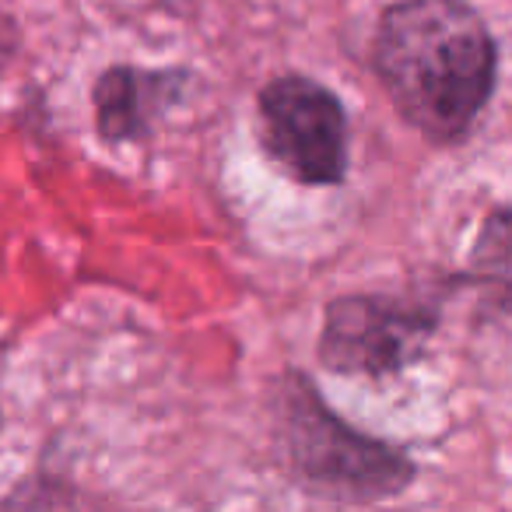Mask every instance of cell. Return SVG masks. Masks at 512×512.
<instances>
[{"instance_id": "cell-1", "label": "cell", "mask_w": 512, "mask_h": 512, "mask_svg": "<svg viewBox=\"0 0 512 512\" xmlns=\"http://www.w3.org/2000/svg\"><path fill=\"white\" fill-rule=\"evenodd\" d=\"M372 67L418 134L453 144L488 106L498 53L467 0H397L376 29Z\"/></svg>"}, {"instance_id": "cell-2", "label": "cell", "mask_w": 512, "mask_h": 512, "mask_svg": "<svg viewBox=\"0 0 512 512\" xmlns=\"http://www.w3.org/2000/svg\"><path fill=\"white\" fill-rule=\"evenodd\" d=\"M295 390L288 397V449L309 491L344 502H379L407 488L414 467L404 453L337 421L306 383H295Z\"/></svg>"}, {"instance_id": "cell-3", "label": "cell", "mask_w": 512, "mask_h": 512, "mask_svg": "<svg viewBox=\"0 0 512 512\" xmlns=\"http://www.w3.org/2000/svg\"><path fill=\"white\" fill-rule=\"evenodd\" d=\"M260 137L299 183L334 186L348 169V120L330 88L288 74L260 92Z\"/></svg>"}, {"instance_id": "cell-4", "label": "cell", "mask_w": 512, "mask_h": 512, "mask_svg": "<svg viewBox=\"0 0 512 512\" xmlns=\"http://www.w3.org/2000/svg\"><path fill=\"white\" fill-rule=\"evenodd\" d=\"M432 313L386 295H344L330 302L320 358L344 376H390L421 358Z\"/></svg>"}, {"instance_id": "cell-5", "label": "cell", "mask_w": 512, "mask_h": 512, "mask_svg": "<svg viewBox=\"0 0 512 512\" xmlns=\"http://www.w3.org/2000/svg\"><path fill=\"white\" fill-rule=\"evenodd\" d=\"M179 74H151L134 67H109L95 85V120L106 141H134L148 130V120L169 99Z\"/></svg>"}, {"instance_id": "cell-6", "label": "cell", "mask_w": 512, "mask_h": 512, "mask_svg": "<svg viewBox=\"0 0 512 512\" xmlns=\"http://www.w3.org/2000/svg\"><path fill=\"white\" fill-rule=\"evenodd\" d=\"M15 43H18L15 25H11V18H8V15H0V71L8 67L11 53H15Z\"/></svg>"}]
</instances>
